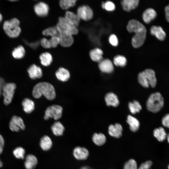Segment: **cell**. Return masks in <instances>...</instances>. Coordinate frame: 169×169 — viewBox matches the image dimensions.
<instances>
[{"label": "cell", "mask_w": 169, "mask_h": 169, "mask_svg": "<svg viewBox=\"0 0 169 169\" xmlns=\"http://www.w3.org/2000/svg\"><path fill=\"white\" fill-rule=\"evenodd\" d=\"M127 29L130 33L134 32L135 35L132 39V44L134 48H137L143 44L146 39V30L144 26L135 19L129 21Z\"/></svg>", "instance_id": "obj_1"}, {"label": "cell", "mask_w": 169, "mask_h": 169, "mask_svg": "<svg viewBox=\"0 0 169 169\" xmlns=\"http://www.w3.org/2000/svg\"><path fill=\"white\" fill-rule=\"evenodd\" d=\"M32 95L36 99L40 98L43 95L49 100H54L56 96L53 86L45 82H40L36 84L33 88Z\"/></svg>", "instance_id": "obj_2"}, {"label": "cell", "mask_w": 169, "mask_h": 169, "mask_svg": "<svg viewBox=\"0 0 169 169\" xmlns=\"http://www.w3.org/2000/svg\"><path fill=\"white\" fill-rule=\"evenodd\" d=\"M20 22L16 18L5 21L3 25V28L6 34L9 37L14 38L20 34L21 29L20 26Z\"/></svg>", "instance_id": "obj_3"}, {"label": "cell", "mask_w": 169, "mask_h": 169, "mask_svg": "<svg viewBox=\"0 0 169 169\" xmlns=\"http://www.w3.org/2000/svg\"><path fill=\"white\" fill-rule=\"evenodd\" d=\"M138 79L139 83L145 88H148L150 85L154 87L157 83L155 72L151 69H146L139 73Z\"/></svg>", "instance_id": "obj_4"}, {"label": "cell", "mask_w": 169, "mask_h": 169, "mask_svg": "<svg viewBox=\"0 0 169 169\" xmlns=\"http://www.w3.org/2000/svg\"><path fill=\"white\" fill-rule=\"evenodd\" d=\"M164 100L159 92L151 94L149 97L146 103L147 110L153 113L158 112L163 107Z\"/></svg>", "instance_id": "obj_5"}, {"label": "cell", "mask_w": 169, "mask_h": 169, "mask_svg": "<svg viewBox=\"0 0 169 169\" xmlns=\"http://www.w3.org/2000/svg\"><path fill=\"white\" fill-rule=\"evenodd\" d=\"M80 19L76 14L72 11L67 10L64 16L58 18V22H64L78 28L79 25Z\"/></svg>", "instance_id": "obj_6"}, {"label": "cell", "mask_w": 169, "mask_h": 169, "mask_svg": "<svg viewBox=\"0 0 169 169\" xmlns=\"http://www.w3.org/2000/svg\"><path fill=\"white\" fill-rule=\"evenodd\" d=\"M16 88L15 84L13 83H5L3 85L2 94L4 97L3 103L5 105H8L11 102Z\"/></svg>", "instance_id": "obj_7"}, {"label": "cell", "mask_w": 169, "mask_h": 169, "mask_svg": "<svg viewBox=\"0 0 169 169\" xmlns=\"http://www.w3.org/2000/svg\"><path fill=\"white\" fill-rule=\"evenodd\" d=\"M63 111L62 107L58 105H53L47 107L45 111L44 118L48 120L53 118L57 120L62 116Z\"/></svg>", "instance_id": "obj_8"}, {"label": "cell", "mask_w": 169, "mask_h": 169, "mask_svg": "<svg viewBox=\"0 0 169 169\" xmlns=\"http://www.w3.org/2000/svg\"><path fill=\"white\" fill-rule=\"evenodd\" d=\"M56 26L60 34L73 36L77 35L79 33L77 28L65 23L58 22Z\"/></svg>", "instance_id": "obj_9"}, {"label": "cell", "mask_w": 169, "mask_h": 169, "mask_svg": "<svg viewBox=\"0 0 169 169\" xmlns=\"http://www.w3.org/2000/svg\"><path fill=\"white\" fill-rule=\"evenodd\" d=\"M76 13L81 20L84 21L91 20L93 16L92 10L87 5H83L79 7Z\"/></svg>", "instance_id": "obj_10"}, {"label": "cell", "mask_w": 169, "mask_h": 169, "mask_svg": "<svg viewBox=\"0 0 169 169\" xmlns=\"http://www.w3.org/2000/svg\"><path fill=\"white\" fill-rule=\"evenodd\" d=\"M9 128L13 131L18 132L21 130H24L25 126L23 121L21 117L14 115L10 121Z\"/></svg>", "instance_id": "obj_11"}, {"label": "cell", "mask_w": 169, "mask_h": 169, "mask_svg": "<svg viewBox=\"0 0 169 169\" xmlns=\"http://www.w3.org/2000/svg\"><path fill=\"white\" fill-rule=\"evenodd\" d=\"M33 9L37 16L43 18L48 15L49 8L47 3L43 2H40L34 5Z\"/></svg>", "instance_id": "obj_12"}, {"label": "cell", "mask_w": 169, "mask_h": 169, "mask_svg": "<svg viewBox=\"0 0 169 169\" xmlns=\"http://www.w3.org/2000/svg\"><path fill=\"white\" fill-rule=\"evenodd\" d=\"M27 71L30 78L32 79L41 78L43 76V71L41 68L33 64L28 69Z\"/></svg>", "instance_id": "obj_13"}, {"label": "cell", "mask_w": 169, "mask_h": 169, "mask_svg": "<svg viewBox=\"0 0 169 169\" xmlns=\"http://www.w3.org/2000/svg\"><path fill=\"white\" fill-rule=\"evenodd\" d=\"M73 153L75 158L78 160H85L89 155V151L86 148L80 146L75 147Z\"/></svg>", "instance_id": "obj_14"}, {"label": "cell", "mask_w": 169, "mask_h": 169, "mask_svg": "<svg viewBox=\"0 0 169 169\" xmlns=\"http://www.w3.org/2000/svg\"><path fill=\"white\" fill-rule=\"evenodd\" d=\"M98 66L100 70L104 73H110L114 70L113 64L111 60L108 59H103L99 62Z\"/></svg>", "instance_id": "obj_15"}, {"label": "cell", "mask_w": 169, "mask_h": 169, "mask_svg": "<svg viewBox=\"0 0 169 169\" xmlns=\"http://www.w3.org/2000/svg\"><path fill=\"white\" fill-rule=\"evenodd\" d=\"M150 31L151 35L155 36L160 41H163L166 38V33L160 26H152L150 28Z\"/></svg>", "instance_id": "obj_16"}, {"label": "cell", "mask_w": 169, "mask_h": 169, "mask_svg": "<svg viewBox=\"0 0 169 169\" xmlns=\"http://www.w3.org/2000/svg\"><path fill=\"white\" fill-rule=\"evenodd\" d=\"M55 74L57 79L62 82L68 81L70 78V73L69 71L63 67L59 68L56 71Z\"/></svg>", "instance_id": "obj_17"}, {"label": "cell", "mask_w": 169, "mask_h": 169, "mask_svg": "<svg viewBox=\"0 0 169 169\" xmlns=\"http://www.w3.org/2000/svg\"><path fill=\"white\" fill-rule=\"evenodd\" d=\"M122 130V126L119 123H116L115 125H110L108 128V132L110 135L116 138H119L121 136Z\"/></svg>", "instance_id": "obj_18"}, {"label": "cell", "mask_w": 169, "mask_h": 169, "mask_svg": "<svg viewBox=\"0 0 169 169\" xmlns=\"http://www.w3.org/2000/svg\"><path fill=\"white\" fill-rule=\"evenodd\" d=\"M60 44L63 48H69L72 46L74 42L73 36L68 35L60 34Z\"/></svg>", "instance_id": "obj_19"}, {"label": "cell", "mask_w": 169, "mask_h": 169, "mask_svg": "<svg viewBox=\"0 0 169 169\" xmlns=\"http://www.w3.org/2000/svg\"><path fill=\"white\" fill-rule=\"evenodd\" d=\"M39 58L41 64L45 67L50 66L53 61L52 55L48 52H45L41 54Z\"/></svg>", "instance_id": "obj_20"}, {"label": "cell", "mask_w": 169, "mask_h": 169, "mask_svg": "<svg viewBox=\"0 0 169 169\" xmlns=\"http://www.w3.org/2000/svg\"><path fill=\"white\" fill-rule=\"evenodd\" d=\"M157 13L156 11L153 9L149 8L144 12L142 18L145 23H148L155 19Z\"/></svg>", "instance_id": "obj_21"}, {"label": "cell", "mask_w": 169, "mask_h": 169, "mask_svg": "<svg viewBox=\"0 0 169 169\" xmlns=\"http://www.w3.org/2000/svg\"><path fill=\"white\" fill-rule=\"evenodd\" d=\"M105 100L108 106H112L116 107L118 105L119 103L117 96L112 92H109L106 94Z\"/></svg>", "instance_id": "obj_22"}, {"label": "cell", "mask_w": 169, "mask_h": 169, "mask_svg": "<svg viewBox=\"0 0 169 169\" xmlns=\"http://www.w3.org/2000/svg\"><path fill=\"white\" fill-rule=\"evenodd\" d=\"M38 163V160L35 156L32 154H28L25 157L24 165L26 169H34Z\"/></svg>", "instance_id": "obj_23"}, {"label": "cell", "mask_w": 169, "mask_h": 169, "mask_svg": "<svg viewBox=\"0 0 169 169\" xmlns=\"http://www.w3.org/2000/svg\"><path fill=\"white\" fill-rule=\"evenodd\" d=\"M139 3L138 0H124L121 1V4L124 10L130 12L135 8L138 6Z\"/></svg>", "instance_id": "obj_24"}, {"label": "cell", "mask_w": 169, "mask_h": 169, "mask_svg": "<svg viewBox=\"0 0 169 169\" xmlns=\"http://www.w3.org/2000/svg\"><path fill=\"white\" fill-rule=\"evenodd\" d=\"M103 54L102 50L97 48L91 50L89 53L90 56L91 60L99 63L103 60Z\"/></svg>", "instance_id": "obj_25"}, {"label": "cell", "mask_w": 169, "mask_h": 169, "mask_svg": "<svg viewBox=\"0 0 169 169\" xmlns=\"http://www.w3.org/2000/svg\"><path fill=\"white\" fill-rule=\"evenodd\" d=\"M22 104L24 111L27 113H31L34 109L35 104L34 102L29 98L24 99L22 101Z\"/></svg>", "instance_id": "obj_26"}, {"label": "cell", "mask_w": 169, "mask_h": 169, "mask_svg": "<svg viewBox=\"0 0 169 169\" xmlns=\"http://www.w3.org/2000/svg\"><path fill=\"white\" fill-rule=\"evenodd\" d=\"M127 122L129 124L130 129L133 132L137 131L139 128L140 123L136 118L131 115L127 116Z\"/></svg>", "instance_id": "obj_27"}, {"label": "cell", "mask_w": 169, "mask_h": 169, "mask_svg": "<svg viewBox=\"0 0 169 169\" xmlns=\"http://www.w3.org/2000/svg\"><path fill=\"white\" fill-rule=\"evenodd\" d=\"M25 50L22 45H19L14 48L12 53L13 57L16 59H22L25 56Z\"/></svg>", "instance_id": "obj_28"}, {"label": "cell", "mask_w": 169, "mask_h": 169, "mask_svg": "<svg viewBox=\"0 0 169 169\" xmlns=\"http://www.w3.org/2000/svg\"><path fill=\"white\" fill-rule=\"evenodd\" d=\"M51 129L55 135L60 136L63 133L64 127L60 122L57 121L54 122L52 125Z\"/></svg>", "instance_id": "obj_29"}, {"label": "cell", "mask_w": 169, "mask_h": 169, "mask_svg": "<svg viewBox=\"0 0 169 169\" xmlns=\"http://www.w3.org/2000/svg\"><path fill=\"white\" fill-rule=\"evenodd\" d=\"M40 145L43 150L48 151L52 146V141L49 137L47 136H44L40 139Z\"/></svg>", "instance_id": "obj_30"}, {"label": "cell", "mask_w": 169, "mask_h": 169, "mask_svg": "<svg viewBox=\"0 0 169 169\" xmlns=\"http://www.w3.org/2000/svg\"><path fill=\"white\" fill-rule=\"evenodd\" d=\"M42 34L44 36H50V38L60 36V35L56 26L46 28L42 31Z\"/></svg>", "instance_id": "obj_31"}, {"label": "cell", "mask_w": 169, "mask_h": 169, "mask_svg": "<svg viewBox=\"0 0 169 169\" xmlns=\"http://www.w3.org/2000/svg\"><path fill=\"white\" fill-rule=\"evenodd\" d=\"M153 135L160 142L164 141L167 136V134L164 129L161 127L155 129L153 131Z\"/></svg>", "instance_id": "obj_32"}, {"label": "cell", "mask_w": 169, "mask_h": 169, "mask_svg": "<svg viewBox=\"0 0 169 169\" xmlns=\"http://www.w3.org/2000/svg\"><path fill=\"white\" fill-rule=\"evenodd\" d=\"M77 2L76 0H60L59 2V5L63 10H67L74 6Z\"/></svg>", "instance_id": "obj_33"}, {"label": "cell", "mask_w": 169, "mask_h": 169, "mask_svg": "<svg viewBox=\"0 0 169 169\" xmlns=\"http://www.w3.org/2000/svg\"><path fill=\"white\" fill-rule=\"evenodd\" d=\"M92 140L96 145L100 146L105 143L106 139L105 136L103 134L101 133L99 134L95 133L93 135Z\"/></svg>", "instance_id": "obj_34"}, {"label": "cell", "mask_w": 169, "mask_h": 169, "mask_svg": "<svg viewBox=\"0 0 169 169\" xmlns=\"http://www.w3.org/2000/svg\"><path fill=\"white\" fill-rule=\"evenodd\" d=\"M128 106L130 111L133 114L139 112L141 109V106L140 103L135 100L133 102H130Z\"/></svg>", "instance_id": "obj_35"}, {"label": "cell", "mask_w": 169, "mask_h": 169, "mask_svg": "<svg viewBox=\"0 0 169 169\" xmlns=\"http://www.w3.org/2000/svg\"><path fill=\"white\" fill-rule=\"evenodd\" d=\"M113 62L114 64L117 66L123 67L126 65L127 60L124 56L121 55H117L114 57Z\"/></svg>", "instance_id": "obj_36"}, {"label": "cell", "mask_w": 169, "mask_h": 169, "mask_svg": "<svg viewBox=\"0 0 169 169\" xmlns=\"http://www.w3.org/2000/svg\"><path fill=\"white\" fill-rule=\"evenodd\" d=\"M25 152L24 149L19 146L16 147L13 150V154L16 158L23 159L24 157Z\"/></svg>", "instance_id": "obj_37"}, {"label": "cell", "mask_w": 169, "mask_h": 169, "mask_svg": "<svg viewBox=\"0 0 169 169\" xmlns=\"http://www.w3.org/2000/svg\"><path fill=\"white\" fill-rule=\"evenodd\" d=\"M101 6L103 8L109 11H113L115 9V6L114 4L110 1L102 2Z\"/></svg>", "instance_id": "obj_38"}, {"label": "cell", "mask_w": 169, "mask_h": 169, "mask_svg": "<svg viewBox=\"0 0 169 169\" xmlns=\"http://www.w3.org/2000/svg\"><path fill=\"white\" fill-rule=\"evenodd\" d=\"M124 169H137L136 162L134 159L129 160L124 164Z\"/></svg>", "instance_id": "obj_39"}, {"label": "cell", "mask_w": 169, "mask_h": 169, "mask_svg": "<svg viewBox=\"0 0 169 169\" xmlns=\"http://www.w3.org/2000/svg\"><path fill=\"white\" fill-rule=\"evenodd\" d=\"M40 45L44 48L49 49L51 48L49 39L43 38L40 39Z\"/></svg>", "instance_id": "obj_40"}, {"label": "cell", "mask_w": 169, "mask_h": 169, "mask_svg": "<svg viewBox=\"0 0 169 169\" xmlns=\"http://www.w3.org/2000/svg\"><path fill=\"white\" fill-rule=\"evenodd\" d=\"M51 43V48H57L60 44L59 36H55L51 37L49 38Z\"/></svg>", "instance_id": "obj_41"}, {"label": "cell", "mask_w": 169, "mask_h": 169, "mask_svg": "<svg viewBox=\"0 0 169 169\" xmlns=\"http://www.w3.org/2000/svg\"><path fill=\"white\" fill-rule=\"evenodd\" d=\"M109 40L110 44L113 46H116L118 44V39L116 36L114 34L110 35Z\"/></svg>", "instance_id": "obj_42"}, {"label": "cell", "mask_w": 169, "mask_h": 169, "mask_svg": "<svg viewBox=\"0 0 169 169\" xmlns=\"http://www.w3.org/2000/svg\"><path fill=\"white\" fill-rule=\"evenodd\" d=\"M152 164L151 161H147L142 163L138 169H150Z\"/></svg>", "instance_id": "obj_43"}, {"label": "cell", "mask_w": 169, "mask_h": 169, "mask_svg": "<svg viewBox=\"0 0 169 169\" xmlns=\"http://www.w3.org/2000/svg\"><path fill=\"white\" fill-rule=\"evenodd\" d=\"M162 123L164 127L169 128V114L166 115L162 118Z\"/></svg>", "instance_id": "obj_44"}, {"label": "cell", "mask_w": 169, "mask_h": 169, "mask_svg": "<svg viewBox=\"0 0 169 169\" xmlns=\"http://www.w3.org/2000/svg\"><path fill=\"white\" fill-rule=\"evenodd\" d=\"M4 145V141L3 137L0 134V155L3 152Z\"/></svg>", "instance_id": "obj_45"}, {"label": "cell", "mask_w": 169, "mask_h": 169, "mask_svg": "<svg viewBox=\"0 0 169 169\" xmlns=\"http://www.w3.org/2000/svg\"><path fill=\"white\" fill-rule=\"evenodd\" d=\"M165 11L166 19L169 22V4L165 7Z\"/></svg>", "instance_id": "obj_46"}, {"label": "cell", "mask_w": 169, "mask_h": 169, "mask_svg": "<svg viewBox=\"0 0 169 169\" xmlns=\"http://www.w3.org/2000/svg\"><path fill=\"white\" fill-rule=\"evenodd\" d=\"M4 79L0 77V96L2 92L3 88L5 84Z\"/></svg>", "instance_id": "obj_47"}, {"label": "cell", "mask_w": 169, "mask_h": 169, "mask_svg": "<svg viewBox=\"0 0 169 169\" xmlns=\"http://www.w3.org/2000/svg\"><path fill=\"white\" fill-rule=\"evenodd\" d=\"M80 169H92L88 166H84L82 167Z\"/></svg>", "instance_id": "obj_48"}, {"label": "cell", "mask_w": 169, "mask_h": 169, "mask_svg": "<svg viewBox=\"0 0 169 169\" xmlns=\"http://www.w3.org/2000/svg\"><path fill=\"white\" fill-rule=\"evenodd\" d=\"M3 19V17L2 14L0 13V23L2 21Z\"/></svg>", "instance_id": "obj_49"}, {"label": "cell", "mask_w": 169, "mask_h": 169, "mask_svg": "<svg viewBox=\"0 0 169 169\" xmlns=\"http://www.w3.org/2000/svg\"><path fill=\"white\" fill-rule=\"evenodd\" d=\"M3 166V163L2 161H1V159H0V168L2 167Z\"/></svg>", "instance_id": "obj_50"}, {"label": "cell", "mask_w": 169, "mask_h": 169, "mask_svg": "<svg viewBox=\"0 0 169 169\" xmlns=\"http://www.w3.org/2000/svg\"><path fill=\"white\" fill-rule=\"evenodd\" d=\"M166 138H167V141L168 142V143H169V133L168 134V135H167V136H166Z\"/></svg>", "instance_id": "obj_51"}, {"label": "cell", "mask_w": 169, "mask_h": 169, "mask_svg": "<svg viewBox=\"0 0 169 169\" xmlns=\"http://www.w3.org/2000/svg\"><path fill=\"white\" fill-rule=\"evenodd\" d=\"M17 0H10V1L11 2H14V1H16Z\"/></svg>", "instance_id": "obj_52"}, {"label": "cell", "mask_w": 169, "mask_h": 169, "mask_svg": "<svg viewBox=\"0 0 169 169\" xmlns=\"http://www.w3.org/2000/svg\"><path fill=\"white\" fill-rule=\"evenodd\" d=\"M168 169H169V165L168 166Z\"/></svg>", "instance_id": "obj_53"}]
</instances>
